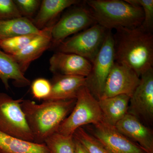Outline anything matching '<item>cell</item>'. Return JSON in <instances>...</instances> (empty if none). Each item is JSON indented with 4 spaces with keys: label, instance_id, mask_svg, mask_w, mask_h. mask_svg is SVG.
Returning <instances> with one entry per match:
<instances>
[{
    "label": "cell",
    "instance_id": "1",
    "mask_svg": "<svg viewBox=\"0 0 153 153\" xmlns=\"http://www.w3.org/2000/svg\"><path fill=\"white\" fill-rule=\"evenodd\" d=\"M115 30L113 35L115 62L128 66L140 77L153 68V33L141 26Z\"/></svg>",
    "mask_w": 153,
    "mask_h": 153
},
{
    "label": "cell",
    "instance_id": "3",
    "mask_svg": "<svg viewBox=\"0 0 153 153\" xmlns=\"http://www.w3.org/2000/svg\"><path fill=\"white\" fill-rule=\"evenodd\" d=\"M85 3L97 24L108 30L137 27L143 21L142 8L126 0H88Z\"/></svg>",
    "mask_w": 153,
    "mask_h": 153
},
{
    "label": "cell",
    "instance_id": "14",
    "mask_svg": "<svg viewBox=\"0 0 153 153\" xmlns=\"http://www.w3.org/2000/svg\"><path fill=\"white\" fill-rule=\"evenodd\" d=\"M54 24L41 30V33L26 45L20 52L14 55L13 57L25 74L32 62L39 58L52 45L51 31Z\"/></svg>",
    "mask_w": 153,
    "mask_h": 153
},
{
    "label": "cell",
    "instance_id": "12",
    "mask_svg": "<svg viewBox=\"0 0 153 153\" xmlns=\"http://www.w3.org/2000/svg\"><path fill=\"white\" fill-rule=\"evenodd\" d=\"M49 69L55 75H74L86 77L92 64L76 54L57 52L49 59Z\"/></svg>",
    "mask_w": 153,
    "mask_h": 153
},
{
    "label": "cell",
    "instance_id": "20",
    "mask_svg": "<svg viewBox=\"0 0 153 153\" xmlns=\"http://www.w3.org/2000/svg\"><path fill=\"white\" fill-rule=\"evenodd\" d=\"M30 19L24 17L0 21V40L41 33Z\"/></svg>",
    "mask_w": 153,
    "mask_h": 153
},
{
    "label": "cell",
    "instance_id": "19",
    "mask_svg": "<svg viewBox=\"0 0 153 153\" xmlns=\"http://www.w3.org/2000/svg\"><path fill=\"white\" fill-rule=\"evenodd\" d=\"M0 153H50L45 144L17 138L0 131Z\"/></svg>",
    "mask_w": 153,
    "mask_h": 153
},
{
    "label": "cell",
    "instance_id": "11",
    "mask_svg": "<svg viewBox=\"0 0 153 153\" xmlns=\"http://www.w3.org/2000/svg\"><path fill=\"white\" fill-rule=\"evenodd\" d=\"M140 82V76L131 68L114 62L99 99L119 95L131 97Z\"/></svg>",
    "mask_w": 153,
    "mask_h": 153
},
{
    "label": "cell",
    "instance_id": "9",
    "mask_svg": "<svg viewBox=\"0 0 153 153\" xmlns=\"http://www.w3.org/2000/svg\"><path fill=\"white\" fill-rule=\"evenodd\" d=\"M128 113L143 124L153 122V68L140 77L139 84L130 99Z\"/></svg>",
    "mask_w": 153,
    "mask_h": 153
},
{
    "label": "cell",
    "instance_id": "6",
    "mask_svg": "<svg viewBox=\"0 0 153 153\" xmlns=\"http://www.w3.org/2000/svg\"><path fill=\"white\" fill-rule=\"evenodd\" d=\"M108 30L98 24L76 33L58 45V52L76 54L92 63L101 49Z\"/></svg>",
    "mask_w": 153,
    "mask_h": 153
},
{
    "label": "cell",
    "instance_id": "15",
    "mask_svg": "<svg viewBox=\"0 0 153 153\" xmlns=\"http://www.w3.org/2000/svg\"><path fill=\"white\" fill-rule=\"evenodd\" d=\"M51 83V93L44 100L76 99L79 90L86 86V77L74 75H55Z\"/></svg>",
    "mask_w": 153,
    "mask_h": 153
},
{
    "label": "cell",
    "instance_id": "4",
    "mask_svg": "<svg viewBox=\"0 0 153 153\" xmlns=\"http://www.w3.org/2000/svg\"><path fill=\"white\" fill-rule=\"evenodd\" d=\"M103 120L98 100L85 86L79 90L72 111L60 125L57 133L73 136L76 130L82 126L94 125Z\"/></svg>",
    "mask_w": 153,
    "mask_h": 153
},
{
    "label": "cell",
    "instance_id": "21",
    "mask_svg": "<svg viewBox=\"0 0 153 153\" xmlns=\"http://www.w3.org/2000/svg\"><path fill=\"white\" fill-rule=\"evenodd\" d=\"M50 153H75L73 137H67L56 132L45 140Z\"/></svg>",
    "mask_w": 153,
    "mask_h": 153
},
{
    "label": "cell",
    "instance_id": "25",
    "mask_svg": "<svg viewBox=\"0 0 153 153\" xmlns=\"http://www.w3.org/2000/svg\"><path fill=\"white\" fill-rule=\"evenodd\" d=\"M31 92L36 99L44 100L49 97L52 90L51 82L44 78H37L31 83Z\"/></svg>",
    "mask_w": 153,
    "mask_h": 153
},
{
    "label": "cell",
    "instance_id": "8",
    "mask_svg": "<svg viewBox=\"0 0 153 153\" xmlns=\"http://www.w3.org/2000/svg\"><path fill=\"white\" fill-rule=\"evenodd\" d=\"M97 24L88 7L79 6L66 13L52 27V44L57 46L69 36Z\"/></svg>",
    "mask_w": 153,
    "mask_h": 153
},
{
    "label": "cell",
    "instance_id": "18",
    "mask_svg": "<svg viewBox=\"0 0 153 153\" xmlns=\"http://www.w3.org/2000/svg\"><path fill=\"white\" fill-rule=\"evenodd\" d=\"M80 3L78 0H43L39 10L32 21L36 27L41 30L65 9Z\"/></svg>",
    "mask_w": 153,
    "mask_h": 153
},
{
    "label": "cell",
    "instance_id": "23",
    "mask_svg": "<svg viewBox=\"0 0 153 153\" xmlns=\"http://www.w3.org/2000/svg\"><path fill=\"white\" fill-rule=\"evenodd\" d=\"M73 136L84 146L89 153H109L95 138L82 127L77 129Z\"/></svg>",
    "mask_w": 153,
    "mask_h": 153
},
{
    "label": "cell",
    "instance_id": "7",
    "mask_svg": "<svg viewBox=\"0 0 153 153\" xmlns=\"http://www.w3.org/2000/svg\"><path fill=\"white\" fill-rule=\"evenodd\" d=\"M115 62L114 41L111 30H108L101 49L91 63L86 77V86L97 100L101 97L105 84Z\"/></svg>",
    "mask_w": 153,
    "mask_h": 153
},
{
    "label": "cell",
    "instance_id": "2",
    "mask_svg": "<svg viewBox=\"0 0 153 153\" xmlns=\"http://www.w3.org/2000/svg\"><path fill=\"white\" fill-rule=\"evenodd\" d=\"M76 99L44 100L37 104L24 100L21 107L34 137V142L44 144L45 140L57 132L63 121L71 113Z\"/></svg>",
    "mask_w": 153,
    "mask_h": 153
},
{
    "label": "cell",
    "instance_id": "28",
    "mask_svg": "<svg viewBox=\"0 0 153 153\" xmlns=\"http://www.w3.org/2000/svg\"><path fill=\"white\" fill-rule=\"evenodd\" d=\"M73 138L74 140L75 153H89L81 143L74 138V137Z\"/></svg>",
    "mask_w": 153,
    "mask_h": 153
},
{
    "label": "cell",
    "instance_id": "17",
    "mask_svg": "<svg viewBox=\"0 0 153 153\" xmlns=\"http://www.w3.org/2000/svg\"><path fill=\"white\" fill-rule=\"evenodd\" d=\"M10 79L14 81L17 87H26L31 84L13 56L0 49V80L7 90L10 88Z\"/></svg>",
    "mask_w": 153,
    "mask_h": 153
},
{
    "label": "cell",
    "instance_id": "13",
    "mask_svg": "<svg viewBox=\"0 0 153 153\" xmlns=\"http://www.w3.org/2000/svg\"><path fill=\"white\" fill-rule=\"evenodd\" d=\"M115 127L120 132L138 145L146 152L153 153L152 131L136 117L127 113Z\"/></svg>",
    "mask_w": 153,
    "mask_h": 153
},
{
    "label": "cell",
    "instance_id": "22",
    "mask_svg": "<svg viewBox=\"0 0 153 153\" xmlns=\"http://www.w3.org/2000/svg\"><path fill=\"white\" fill-rule=\"evenodd\" d=\"M39 33L16 36L1 40L0 49L9 55H14L22 50Z\"/></svg>",
    "mask_w": 153,
    "mask_h": 153
},
{
    "label": "cell",
    "instance_id": "27",
    "mask_svg": "<svg viewBox=\"0 0 153 153\" xmlns=\"http://www.w3.org/2000/svg\"><path fill=\"white\" fill-rule=\"evenodd\" d=\"M16 5L22 16L30 19L40 8L41 1L38 0H15Z\"/></svg>",
    "mask_w": 153,
    "mask_h": 153
},
{
    "label": "cell",
    "instance_id": "10",
    "mask_svg": "<svg viewBox=\"0 0 153 153\" xmlns=\"http://www.w3.org/2000/svg\"><path fill=\"white\" fill-rule=\"evenodd\" d=\"M88 131L109 153H147L136 143L104 120L92 125Z\"/></svg>",
    "mask_w": 153,
    "mask_h": 153
},
{
    "label": "cell",
    "instance_id": "16",
    "mask_svg": "<svg viewBox=\"0 0 153 153\" xmlns=\"http://www.w3.org/2000/svg\"><path fill=\"white\" fill-rule=\"evenodd\" d=\"M130 99L128 96L119 95L99 100L103 120L115 126L128 113Z\"/></svg>",
    "mask_w": 153,
    "mask_h": 153
},
{
    "label": "cell",
    "instance_id": "5",
    "mask_svg": "<svg viewBox=\"0 0 153 153\" xmlns=\"http://www.w3.org/2000/svg\"><path fill=\"white\" fill-rule=\"evenodd\" d=\"M23 98L14 99L0 92V131L17 138L34 142V137L21 107Z\"/></svg>",
    "mask_w": 153,
    "mask_h": 153
},
{
    "label": "cell",
    "instance_id": "26",
    "mask_svg": "<svg viewBox=\"0 0 153 153\" xmlns=\"http://www.w3.org/2000/svg\"><path fill=\"white\" fill-rule=\"evenodd\" d=\"M22 16L13 0H0V21Z\"/></svg>",
    "mask_w": 153,
    "mask_h": 153
},
{
    "label": "cell",
    "instance_id": "24",
    "mask_svg": "<svg viewBox=\"0 0 153 153\" xmlns=\"http://www.w3.org/2000/svg\"><path fill=\"white\" fill-rule=\"evenodd\" d=\"M127 2L138 6L142 8L144 13V20L142 27L148 31L153 33V0H126Z\"/></svg>",
    "mask_w": 153,
    "mask_h": 153
}]
</instances>
